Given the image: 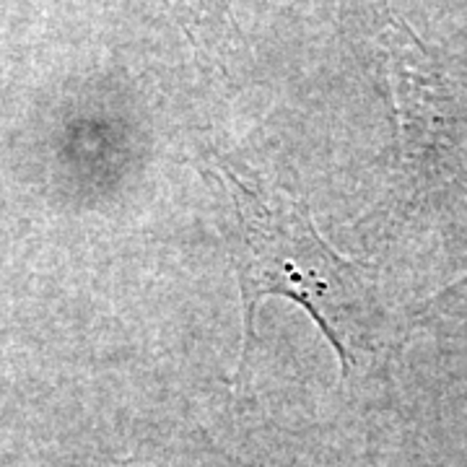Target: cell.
<instances>
[{
  "label": "cell",
  "instance_id": "cell-1",
  "mask_svg": "<svg viewBox=\"0 0 467 467\" xmlns=\"http://www.w3.org/2000/svg\"><path fill=\"white\" fill-rule=\"evenodd\" d=\"M236 208V278L242 291L244 343L236 377L244 374L254 343V315L267 296H285L317 322L337 353L340 371L353 367L348 315L361 299L356 267L319 236L304 205L252 171L226 167Z\"/></svg>",
  "mask_w": 467,
  "mask_h": 467
},
{
  "label": "cell",
  "instance_id": "cell-2",
  "mask_svg": "<svg viewBox=\"0 0 467 467\" xmlns=\"http://www.w3.org/2000/svg\"><path fill=\"white\" fill-rule=\"evenodd\" d=\"M382 47L398 112L402 161L413 174H431L451 146L450 94L434 60L400 18L384 29Z\"/></svg>",
  "mask_w": 467,
  "mask_h": 467
}]
</instances>
